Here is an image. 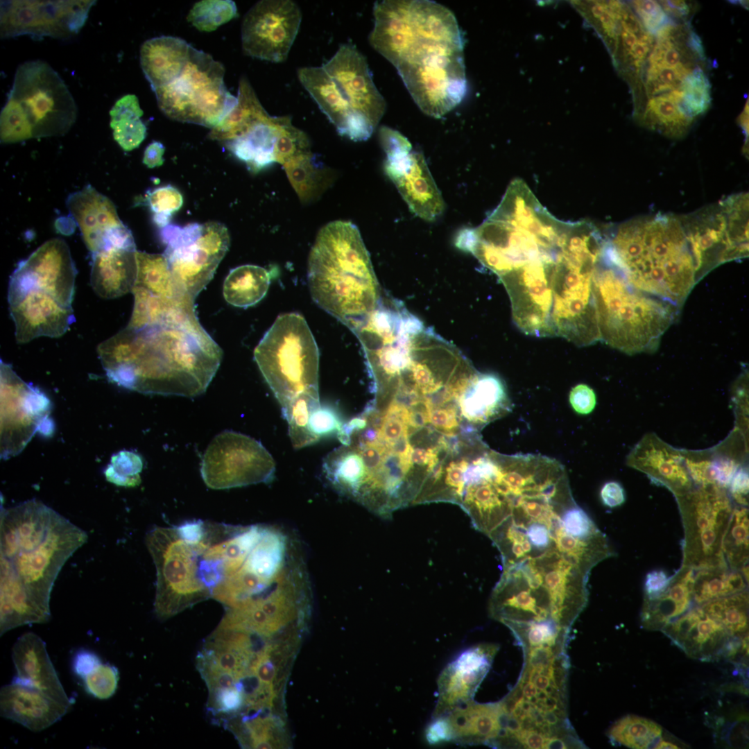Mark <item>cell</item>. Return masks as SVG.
I'll list each match as a JSON object with an SVG mask.
<instances>
[{"instance_id": "55", "label": "cell", "mask_w": 749, "mask_h": 749, "mask_svg": "<svg viewBox=\"0 0 749 749\" xmlns=\"http://www.w3.org/2000/svg\"><path fill=\"white\" fill-rule=\"evenodd\" d=\"M569 402L576 413L587 415L592 412L596 406V394L587 385L578 384L570 391Z\"/></svg>"}, {"instance_id": "37", "label": "cell", "mask_w": 749, "mask_h": 749, "mask_svg": "<svg viewBox=\"0 0 749 749\" xmlns=\"http://www.w3.org/2000/svg\"><path fill=\"white\" fill-rule=\"evenodd\" d=\"M270 274L255 265H243L230 270L223 288L225 300L231 305L246 308L259 302L266 294Z\"/></svg>"}, {"instance_id": "13", "label": "cell", "mask_w": 749, "mask_h": 749, "mask_svg": "<svg viewBox=\"0 0 749 749\" xmlns=\"http://www.w3.org/2000/svg\"><path fill=\"white\" fill-rule=\"evenodd\" d=\"M8 96L21 108L33 138L64 135L76 121L78 110L71 92L60 76L42 60L19 65Z\"/></svg>"}, {"instance_id": "12", "label": "cell", "mask_w": 749, "mask_h": 749, "mask_svg": "<svg viewBox=\"0 0 749 749\" xmlns=\"http://www.w3.org/2000/svg\"><path fill=\"white\" fill-rule=\"evenodd\" d=\"M146 544L156 569L154 610L166 619L211 597L198 578L193 542L183 539L175 527H155Z\"/></svg>"}, {"instance_id": "51", "label": "cell", "mask_w": 749, "mask_h": 749, "mask_svg": "<svg viewBox=\"0 0 749 749\" xmlns=\"http://www.w3.org/2000/svg\"><path fill=\"white\" fill-rule=\"evenodd\" d=\"M118 669L108 663H101L83 679L86 691L94 698L104 700L112 697L117 688Z\"/></svg>"}, {"instance_id": "25", "label": "cell", "mask_w": 749, "mask_h": 749, "mask_svg": "<svg viewBox=\"0 0 749 749\" xmlns=\"http://www.w3.org/2000/svg\"><path fill=\"white\" fill-rule=\"evenodd\" d=\"M300 82L338 133L355 141L368 139L374 129L352 108L339 87L322 67L298 69Z\"/></svg>"}, {"instance_id": "53", "label": "cell", "mask_w": 749, "mask_h": 749, "mask_svg": "<svg viewBox=\"0 0 749 749\" xmlns=\"http://www.w3.org/2000/svg\"><path fill=\"white\" fill-rule=\"evenodd\" d=\"M343 424L334 410L321 405L313 411L309 420L311 433L317 442L321 438L333 433L337 436Z\"/></svg>"}, {"instance_id": "35", "label": "cell", "mask_w": 749, "mask_h": 749, "mask_svg": "<svg viewBox=\"0 0 749 749\" xmlns=\"http://www.w3.org/2000/svg\"><path fill=\"white\" fill-rule=\"evenodd\" d=\"M191 48L184 40L173 36L155 37L143 43L141 67L153 92L178 76L189 59Z\"/></svg>"}, {"instance_id": "18", "label": "cell", "mask_w": 749, "mask_h": 749, "mask_svg": "<svg viewBox=\"0 0 749 749\" xmlns=\"http://www.w3.org/2000/svg\"><path fill=\"white\" fill-rule=\"evenodd\" d=\"M379 138L386 153L384 171L409 209L426 221L436 220L445 209V202L423 154L389 127L379 128Z\"/></svg>"}, {"instance_id": "33", "label": "cell", "mask_w": 749, "mask_h": 749, "mask_svg": "<svg viewBox=\"0 0 749 749\" xmlns=\"http://www.w3.org/2000/svg\"><path fill=\"white\" fill-rule=\"evenodd\" d=\"M136 248L108 246L92 253L91 284L101 298L112 299L132 291L137 276Z\"/></svg>"}, {"instance_id": "38", "label": "cell", "mask_w": 749, "mask_h": 749, "mask_svg": "<svg viewBox=\"0 0 749 749\" xmlns=\"http://www.w3.org/2000/svg\"><path fill=\"white\" fill-rule=\"evenodd\" d=\"M237 98L235 107L212 129L208 135L209 139L222 142L232 140L266 112L245 76L240 79Z\"/></svg>"}, {"instance_id": "3", "label": "cell", "mask_w": 749, "mask_h": 749, "mask_svg": "<svg viewBox=\"0 0 749 749\" xmlns=\"http://www.w3.org/2000/svg\"><path fill=\"white\" fill-rule=\"evenodd\" d=\"M0 519V589L24 593L51 614L54 583L87 533L37 499L1 507Z\"/></svg>"}, {"instance_id": "46", "label": "cell", "mask_w": 749, "mask_h": 749, "mask_svg": "<svg viewBox=\"0 0 749 749\" xmlns=\"http://www.w3.org/2000/svg\"><path fill=\"white\" fill-rule=\"evenodd\" d=\"M320 405L319 396L302 395L282 409L295 449H301L317 442L311 433L309 420L313 411Z\"/></svg>"}, {"instance_id": "10", "label": "cell", "mask_w": 749, "mask_h": 749, "mask_svg": "<svg viewBox=\"0 0 749 749\" xmlns=\"http://www.w3.org/2000/svg\"><path fill=\"white\" fill-rule=\"evenodd\" d=\"M601 248L583 239L561 246L553 282L551 319L556 336L578 346L601 340L593 277Z\"/></svg>"}, {"instance_id": "31", "label": "cell", "mask_w": 749, "mask_h": 749, "mask_svg": "<svg viewBox=\"0 0 749 749\" xmlns=\"http://www.w3.org/2000/svg\"><path fill=\"white\" fill-rule=\"evenodd\" d=\"M465 431L478 433L512 409L504 384L493 374L479 372L458 402Z\"/></svg>"}, {"instance_id": "52", "label": "cell", "mask_w": 749, "mask_h": 749, "mask_svg": "<svg viewBox=\"0 0 749 749\" xmlns=\"http://www.w3.org/2000/svg\"><path fill=\"white\" fill-rule=\"evenodd\" d=\"M251 746L255 748H273L279 746L276 725L270 717L256 715L243 720Z\"/></svg>"}, {"instance_id": "5", "label": "cell", "mask_w": 749, "mask_h": 749, "mask_svg": "<svg viewBox=\"0 0 749 749\" xmlns=\"http://www.w3.org/2000/svg\"><path fill=\"white\" fill-rule=\"evenodd\" d=\"M569 225L548 212L527 185L515 184L483 223L461 230L455 244L499 278L532 262L556 259Z\"/></svg>"}, {"instance_id": "56", "label": "cell", "mask_w": 749, "mask_h": 749, "mask_svg": "<svg viewBox=\"0 0 749 749\" xmlns=\"http://www.w3.org/2000/svg\"><path fill=\"white\" fill-rule=\"evenodd\" d=\"M730 494L741 506L748 504V471L746 467H739L730 483Z\"/></svg>"}, {"instance_id": "54", "label": "cell", "mask_w": 749, "mask_h": 749, "mask_svg": "<svg viewBox=\"0 0 749 749\" xmlns=\"http://www.w3.org/2000/svg\"><path fill=\"white\" fill-rule=\"evenodd\" d=\"M632 5L643 25L652 35L656 34L670 22L660 3L655 1H634Z\"/></svg>"}, {"instance_id": "40", "label": "cell", "mask_w": 749, "mask_h": 749, "mask_svg": "<svg viewBox=\"0 0 749 749\" xmlns=\"http://www.w3.org/2000/svg\"><path fill=\"white\" fill-rule=\"evenodd\" d=\"M144 114L138 98L127 94L120 98L110 111L113 137L120 147L130 151L141 144L147 135V128L141 121Z\"/></svg>"}, {"instance_id": "1", "label": "cell", "mask_w": 749, "mask_h": 749, "mask_svg": "<svg viewBox=\"0 0 749 749\" xmlns=\"http://www.w3.org/2000/svg\"><path fill=\"white\" fill-rule=\"evenodd\" d=\"M371 46L397 69L418 107L439 118L467 89L463 40L454 13L429 0H384L373 7Z\"/></svg>"}, {"instance_id": "27", "label": "cell", "mask_w": 749, "mask_h": 749, "mask_svg": "<svg viewBox=\"0 0 749 749\" xmlns=\"http://www.w3.org/2000/svg\"><path fill=\"white\" fill-rule=\"evenodd\" d=\"M66 204L92 253L106 248L114 232L125 225L111 200L89 184L69 194Z\"/></svg>"}, {"instance_id": "29", "label": "cell", "mask_w": 749, "mask_h": 749, "mask_svg": "<svg viewBox=\"0 0 749 749\" xmlns=\"http://www.w3.org/2000/svg\"><path fill=\"white\" fill-rule=\"evenodd\" d=\"M12 657L17 671L12 682L38 689L71 707L51 662L44 642L29 632L19 637L12 648Z\"/></svg>"}, {"instance_id": "15", "label": "cell", "mask_w": 749, "mask_h": 749, "mask_svg": "<svg viewBox=\"0 0 749 749\" xmlns=\"http://www.w3.org/2000/svg\"><path fill=\"white\" fill-rule=\"evenodd\" d=\"M676 499L685 531L682 565L694 570L728 567L722 542L733 507L725 489L694 487Z\"/></svg>"}, {"instance_id": "24", "label": "cell", "mask_w": 749, "mask_h": 749, "mask_svg": "<svg viewBox=\"0 0 749 749\" xmlns=\"http://www.w3.org/2000/svg\"><path fill=\"white\" fill-rule=\"evenodd\" d=\"M498 650L495 644H479L463 651L445 666L438 678V699L433 718L445 715L473 700Z\"/></svg>"}, {"instance_id": "8", "label": "cell", "mask_w": 749, "mask_h": 749, "mask_svg": "<svg viewBox=\"0 0 749 749\" xmlns=\"http://www.w3.org/2000/svg\"><path fill=\"white\" fill-rule=\"evenodd\" d=\"M601 340L628 354L655 351L676 307L628 283L603 249L593 277Z\"/></svg>"}, {"instance_id": "48", "label": "cell", "mask_w": 749, "mask_h": 749, "mask_svg": "<svg viewBox=\"0 0 749 749\" xmlns=\"http://www.w3.org/2000/svg\"><path fill=\"white\" fill-rule=\"evenodd\" d=\"M1 143L12 144L33 138L32 127L17 102L8 96L0 114Z\"/></svg>"}, {"instance_id": "11", "label": "cell", "mask_w": 749, "mask_h": 749, "mask_svg": "<svg viewBox=\"0 0 749 749\" xmlns=\"http://www.w3.org/2000/svg\"><path fill=\"white\" fill-rule=\"evenodd\" d=\"M224 74L221 62L192 46L179 75L153 91L160 110L171 119L212 129L238 101L227 90Z\"/></svg>"}, {"instance_id": "43", "label": "cell", "mask_w": 749, "mask_h": 749, "mask_svg": "<svg viewBox=\"0 0 749 749\" xmlns=\"http://www.w3.org/2000/svg\"><path fill=\"white\" fill-rule=\"evenodd\" d=\"M700 606L731 635L741 637L748 634V589L709 601Z\"/></svg>"}, {"instance_id": "59", "label": "cell", "mask_w": 749, "mask_h": 749, "mask_svg": "<svg viewBox=\"0 0 749 749\" xmlns=\"http://www.w3.org/2000/svg\"><path fill=\"white\" fill-rule=\"evenodd\" d=\"M600 496L603 503L609 508L619 506L626 500L624 489L617 481L605 483L601 488Z\"/></svg>"}, {"instance_id": "45", "label": "cell", "mask_w": 749, "mask_h": 749, "mask_svg": "<svg viewBox=\"0 0 749 749\" xmlns=\"http://www.w3.org/2000/svg\"><path fill=\"white\" fill-rule=\"evenodd\" d=\"M667 94L682 112L692 119L705 112L711 102L710 84L699 67L686 77L678 89Z\"/></svg>"}, {"instance_id": "19", "label": "cell", "mask_w": 749, "mask_h": 749, "mask_svg": "<svg viewBox=\"0 0 749 749\" xmlns=\"http://www.w3.org/2000/svg\"><path fill=\"white\" fill-rule=\"evenodd\" d=\"M95 3L92 0L1 1V37L28 35L37 40L44 37H69L85 25Z\"/></svg>"}, {"instance_id": "22", "label": "cell", "mask_w": 749, "mask_h": 749, "mask_svg": "<svg viewBox=\"0 0 749 749\" xmlns=\"http://www.w3.org/2000/svg\"><path fill=\"white\" fill-rule=\"evenodd\" d=\"M322 67L354 111L375 130L386 112V103L373 82L364 55L353 44H343Z\"/></svg>"}, {"instance_id": "21", "label": "cell", "mask_w": 749, "mask_h": 749, "mask_svg": "<svg viewBox=\"0 0 749 749\" xmlns=\"http://www.w3.org/2000/svg\"><path fill=\"white\" fill-rule=\"evenodd\" d=\"M302 13L290 0H262L246 14L241 26L245 54L273 62L286 60L299 31Z\"/></svg>"}, {"instance_id": "36", "label": "cell", "mask_w": 749, "mask_h": 749, "mask_svg": "<svg viewBox=\"0 0 749 749\" xmlns=\"http://www.w3.org/2000/svg\"><path fill=\"white\" fill-rule=\"evenodd\" d=\"M748 567L733 570L728 567H716L695 570L694 604L701 605L709 601L748 589Z\"/></svg>"}, {"instance_id": "17", "label": "cell", "mask_w": 749, "mask_h": 749, "mask_svg": "<svg viewBox=\"0 0 749 749\" xmlns=\"http://www.w3.org/2000/svg\"><path fill=\"white\" fill-rule=\"evenodd\" d=\"M275 472L274 459L259 441L232 430L213 438L200 467L205 483L214 490L269 483Z\"/></svg>"}, {"instance_id": "41", "label": "cell", "mask_w": 749, "mask_h": 749, "mask_svg": "<svg viewBox=\"0 0 749 749\" xmlns=\"http://www.w3.org/2000/svg\"><path fill=\"white\" fill-rule=\"evenodd\" d=\"M662 728L656 722L628 714L612 725L608 737L614 746L633 749L655 748L662 738Z\"/></svg>"}, {"instance_id": "30", "label": "cell", "mask_w": 749, "mask_h": 749, "mask_svg": "<svg viewBox=\"0 0 749 749\" xmlns=\"http://www.w3.org/2000/svg\"><path fill=\"white\" fill-rule=\"evenodd\" d=\"M628 464L653 481L673 492L675 498L689 492L693 481L684 463V456L652 435L637 445L628 458Z\"/></svg>"}, {"instance_id": "57", "label": "cell", "mask_w": 749, "mask_h": 749, "mask_svg": "<svg viewBox=\"0 0 749 749\" xmlns=\"http://www.w3.org/2000/svg\"><path fill=\"white\" fill-rule=\"evenodd\" d=\"M101 663V659L96 653L88 650H80L73 657L72 669L76 675L84 679Z\"/></svg>"}, {"instance_id": "26", "label": "cell", "mask_w": 749, "mask_h": 749, "mask_svg": "<svg viewBox=\"0 0 749 749\" xmlns=\"http://www.w3.org/2000/svg\"><path fill=\"white\" fill-rule=\"evenodd\" d=\"M661 631L688 656L702 661L723 656L726 644L733 636L700 605H693Z\"/></svg>"}, {"instance_id": "47", "label": "cell", "mask_w": 749, "mask_h": 749, "mask_svg": "<svg viewBox=\"0 0 749 749\" xmlns=\"http://www.w3.org/2000/svg\"><path fill=\"white\" fill-rule=\"evenodd\" d=\"M237 15V8L233 1L203 0L193 5L187 19L198 31L211 32Z\"/></svg>"}, {"instance_id": "6", "label": "cell", "mask_w": 749, "mask_h": 749, "mask_svg": "<svg viewBox=\"0 0 749 749\" xmlns=\"http://www.w3.org/2000/svg\"><path fill=\"white\" fill-rule=\"evenodd\" d=\"M311 295L355 333L377 308L379 283L357 227L334 221L318 232L308 261Z\"/></svg>"}, {"instance_id": "28", "label": "cell", "mask_w": 749, "mask_h": 749, "mask_svg": "<svg viewBox=\"0 0 749 749\" xmlns=\"http://www.w3.org/2000/svg\"><path fill=\"white\" fill-rule=\"evenodd\" d=\"M69 708L38 689L14 682L1 689V716L33 732L42 731L58 722Z\"/></svg>"}, {"instance_id": "49", "label": "cell", "mask_w": 749, "mask_h": 749, "mask_svg": "<svg viewBox=\"0 0 749 749\" xmlns=\"http://www.w3.org/2000/svg\"><path fill=\"white\" fill-rule=\"evenodd\" d=\"M182 203V194L171 185L149 190L143 198V204L150 208L154 223L161 228L169 225L172 214L179 210Z\"/></svg>"}, {"instance_id": "44", "label": "cell", "mask_w": 749, "mask_h": 749, "mask_svg": "<svg viewBox=\"0 0 749 749\" xmlns=\"http://www.w3.org/2000/svg\"><path fill=\"white\" fill-rule=\"evenodd\" d=\"M722 551L728 567L741 570L749 558V516L746 506L733 508L722 542Z\"/></svg>"}, {"instance_id": "4", "label": "cell", "mask_w": 749, "mask_h": 749, "mask_svg": "<svg viewBox=\"0 0 749 749\" xmlns=\"http://www.w3.org/2000/svg\"><path fill=\"white\" fill-rule=\"evenodd\" d=\"M605 254L634 288L679 307L699 279L682 216L624 222L605 236Z\"/></svg>"}, {"instance_id": "23", "label": "cell", "mask_w": 749, "mask_h": 749, "mask_svg": "<svg viewBox=\"0 0 749 749\" xmlns=\"http://www.w3.org/2000/svg\"><path fill=\"white\" fill-rule=\"evenodd\" d=\"M499 702L471 700L445 715L433 718L426 730L429 743L452 741L461 745L492 746L501 730Z\"/></svg>"}, {"instance_id": "16", "label": "cell", "mask_w": 749, "mask_h": 749, "mask_svg": "<svg viewBox=\"0 0 749 749\" xmlns=\"http://www.w3.org/2000/svg\"><path fill=\"white\" fill-rule=\"evenodd\" d=\"M0 455L20 454L36 431L51 434V403L39 388L23 381L10 364L0 361Z\"/></svg>"}, {"instance_id": "14", "label": "cell", "mask_w": 749, "mask_h": 749, "mask_svg": "<svg viewBox=\"0 0 749 749\" xmlns=\"http://www.w3.org/2000/svg\"><path fill=\"white\" fill-rule=\"evenodd\" d=\"M160 236L166 244L163 255L175 282L196 299L228 250L227 227L214 221L184 227L169 224L161 228Z\"/></svg>"}, {"instance_id": "7", "label": "cell", "mask_w": 749, "mask_h": 749, "mask_svg": "<svg viewBox=\"0 0 749 749\" xmlns=\"http://www.w3.org/2000/svg\"><path fill=\"white\" fill-rule=\"evenodd\" d=\"M76 274L69 248L60 238L46 241L18 264L8 294L17 343L60 337L69 329L75 321Z\"/></svg>"}, {"instance_id": "20", "label": "cell", "mask_w": 749, "mask_h": 749, "mask_svg": "<svg viewBox=\"0 0 749 749\" xmlns=\"http://www.w3.org/2000/svg\"><path fill=\"white\" fill-rule=\"evenodd\" d=\"M556 262H532L499 277L510 300L513 320L526 334L556 336L551 311Z\"/></svg>"}, {"instance_id": "42", "label": "cell", "mask_w": 749, "mask_h": 749, "mask_svg": "<svg viewBox=\"0 0 749 749\" xmlns=\"http://www.w3.org/2000/svg\"><path fill=\"white\" fill-rule=\"evenodd\" d=\"M692 120L682 112L678 105L667 94L650 98L646 104L645 112L641 117L642 124L662 134L672 137L683 135Z\"/></svg>"}, {"instance_id": "50", "label": "cell", "mask_w": 749, "mask_h": 749, "mask_svg": "<svg viewBox=\"0 0 749 749\" xmlns=\"http://www.w3.org/2000/svg\"><path fill=\"white\" fill-rule=\"evenodd\" d=\"M143 467L141 457L123 450L113 455L105 470L106 479L117 485L135 487L141 483L139 473Z\"/></svg>"}, {"instance_id": "58", "label": "cell", "mask_w": 749, "mask_h": 749, "mask_svg": "<svg viewBox=\"0 0 749 749\" xmlns=\"http://www.w3.org/2000/svg\"><path fill=\"white\" fill-rule=\"evenodd\" d=\"M670 577L662 570L649 572L644 583V597L651 599L661 594L669 584Z\"/></svg>"}, {"instance_id": "32", "label": "cell", "mask_w": 749, "mask_h": 749, "mask_svg": "<svg viewBox=\"0 0 749 749\" xmlns=\"http://www.w3.org/2000/svg\"><path fill=\"white\" fill-rule=\"evenodd\" d=\"M289 116L264 113L237 137L224 142L225 147L253 172L276 162L277 143Z\"/></svg>"}, {"instance_id": "2", "label": "cell", "mask_w": 749, "mask_h": 749, "mask_svg": "<svg viewBox=\"0 0 749 749\" xmlns=\"http://www.w3.org/2000/svg\"><path fill=\"white\" fill-rule=\"evenodd\" d=\"M110 381L144 394L194 397L215 376L223 352L195 311L126 326L97 347Z\"/></svg>"}, {"instance_id": "61", "label": "cell", "mask_w": 749, "mask_h": 749, "mask_svg": "<svg viewBox=\"0 0 749 749\" xmlns=\"http://www.w3.org/2000/svg\"><path fill=\"white\" fill-rule=\"evenodd\" d=\"M660 2L664 11L675 17H682L689 13L690 7L684 1H661Z\"/></svg>"}, {"instance_id": "9", "label": "cell", "mask_w": 749, "mask_h": 749, "mask_svg": "<svg viewBox=\"0 0 749 749\" xmlns=\"http://www.w3.org/2000/svg\"><path fill=\"white\" fill-rule=\"evenodd\" d=\"M254 359L282 409L300 396H319L318 348L300 314L279 315L255 347Z\"/></svg>"}, {"instance_id": "39", "label": "cell", "mask_w": 749, "mask_h": 749, "mask_svg": "<svg viewBox=\"0 0 749 749\" xmlns=\"http://www.w3.org/2000/svg\"><path fill=\"white\" fill-rule=\"evenodd\" d=\"M288 179L302 203L319 198L332 184V170L318 163L313 153L301 156L283 166Z\"/></svg>"}, {"instance_id": "60", "label": "cell", "mask_w": 749, "mask_h": 749, "mask_svg": "<svg viewBox=\"0 0 749 749\" xmlns=\"http://www.w3.org/2000/svg\"><path fill=\"white\" fill-rule=\"evenodd\" d=\"M164 150L165 148L161 142L152 141L144 150L143 163L150 169L161 166L164 162Z\"/></svg>"}, {"instance_id": "34", "label": "cell", "mask_w": 749, "mask_h": 749, "mask_svg": "<svg viewBox=\"0 0 749 749\" xmlns=\"http://www.w3.org/2000/svg\"><path fill=\"white\" fill-rule=\"evenodd\" d=\"M694 574V569L682 565L670 577L668 585L661 594L651 599L644 598L640 614L642 628L661 630L691 608Z\"/></svg>"}, {"instance_id": "62", "label": "cell", "mask_w": 749, "mask_h": 749, "mask_svg": "<svg viewBox=\"0 0 749 749\" xmlns=\"http://www.w3.org/2000/svg\"><path fill=\"white\" fill-rule=\"evenodd\" d=\"M680 748V747H679V745L675 743L674 742H672V741H669V740H664L663 738H662V739L658 742V743L657 744V746H655V748H658V749H660V748H662H662L663 749L669 748V749H671V748Z\"/></svg>"}]
</instances>
